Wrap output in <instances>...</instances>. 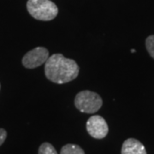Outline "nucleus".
<instances>
[{
	"label": "nucleus",
	"mask_w": 154,
	"mask_h": 154,
	"mask_svg": "<svg viewBox=\"0 0 154 154\" xmlns=\"http://www.w3.org/2000/svg\"><path fill=\"white\" fill-rule=\"evenodd\" d=\"M146 47L151 57L154 58V35H150L146 38Z\"/></svg>",
	"instance_id": "obj_9"
},
{
	"label": "nucleus",
	"mask_w": 154,
	"mask_h": 154,
	"mask_svg": "<svg viewBox=\"0 0 154 154\" xmlns=\"http://www.w3.org/2000/svg\"><path fill=\"white\" fill-rule=\"evenodd\" d=\"M38 154H57V152L51 144L45 142L39 146Z\"/></svg>",
	"instance_id": "obj_8"
},
{
	"label": "nucleus",
	"mask_w": 154,
	"mask_h": 154,
	"mask_svg": "<svg viewBox=\"0 0 154 154\" xmlns=\"http://www.w3.org/2000/svg\"><path fill=\"white\" fill-rule=\"evenodd\" d=\"M27 9L29 14L38 21H51L58 14V9L51 0H28Z\"/></svg>",
	"instance_id": "obj_2"
},
{
	"label": "nucleus",
	"mask_w": 154,
	"mask_h": 154,
	"mask_svg": "<svg viewBox=\"0 0 154 154\" xmlns=\"http://www.w3.org/2000/svg\"><path fill=\"white\" fill-rule=\"evenodd\" d=\"M49 51L45 47H36L27 52L22 58V64L27 69H34L45 63Z\"/></svg>",
	"instance_id": "obj_4"
},
{
	"label": "nucleus",
	"mask_w": 154,
	"mask_h": 154,
	"mask_svg": "<svg viewBox=\"0 0 154 154\" xmlns=\"http://www.w3.org/2000/svg\"><path fill=\"white\" fill-rule=\"evenodd\" d=\"M79 66L73 59L62 54H53L45 63V75L54 83L63 84L75 80L79 75Z\"/></svg>",
	"instance_id": "obj_1"
},
{
	"label": "nucleus",
	"mask_w": 154,
	"mask_h": 154,
	"mask_svg": "<svg viewBox=\"0 0 154 154\" xmlns=\"http://www.w3.org/2000/svg\"><path fill=\"white\" fill-rule=\"evenodd\" d=\"M7 137V132L4 128H0V146L5 142Z\"/></svg>",
	"instance_id": "obj_10"
},
{
	"label": "nucleus",
	"mask_w": 154,
	"mask_h": 154,
	"mask_svg": "<svg viewBox=\"0 0 154 154\" xmlns=\"http://www.w3.org/2000/svg\"><path fill=\"white\" fill-rule=\"evenodd\" d=\"M121 154H146V150L140 141L130 138L122 144Z\"/></svg>",
	"instance_id": "obj_6"
},
{
	"label": "nucleus",
	"mask_w": 154,
	"mask_h": 154,
	"mask_svg": "<svg viewBox=\"0 0 154 154\" xmlns=\"http://www.w3.org/2000/svg\"><path fill=\"white\" fill-rule=\"evenodd\" d=\"M103 101L99 94L91 91H82L75 99V105L83 113H95L101 108Z\"/></svg>",
	"instance_id": "obj_3"
},
{
	"label": "nucleus",
	"mask_w": 154,
	"mask_h": 154,
	"mask_svg": "<svg viewBox=\"0 0 154 154\" xmlns=\"http://www.w3.org/2000/svg\"><path fill=\"white\" fill-rule=\"evenodd\" d=\"M87 130L93 138L103 139L107 135L109 128L106 121L101 116L94 115L87 122Z\"/></svg>",
	"instance_id": "obj_5"
},
{
	"label": "nucleus",
	"mask_w": 154,
	"mask_h": 154,
	"mask_svg": "<svg viewBox=\"0 0 154 154\" xmlns=\"http://www.w3.org/2000/svg\"><path fill=\"white\" fill-rule=\"evenodd\" d=\"M131 52H133V53H134V52H135V50H131Z\"/></svg>",
	"instance_id": "obj_11"
},
{
	"label": "nucleus",
	"mask_w": 154,
	"mask_h": 154,
	"mask_svg": "<svg viewBox=\"0 0 154 154\" xmlns=\"http://www.w3.org/2000/svg\"><path fill=\"white\" fill-rule=\"evenodd\" d=\"M60 154H85L82 147L74 144H68L63 146Z\"/></svg>",
	"instance_id": "obj_7"
}]
</instances>
